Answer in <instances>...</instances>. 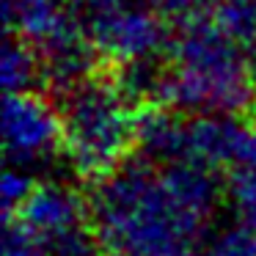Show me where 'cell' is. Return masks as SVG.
<instances>
[{
    "label": "cell",
    "mask_w": 256,
    "mask_h": 256,
    "mask_svg": "<svg viewBox=\"0 0 256 256\" xmlns=\"http://www.w3.org/2000/svg\"><path fill=\"white\" fill-rule=\"evenodd\" d=\"M223 196L220 171L196 162L154 166L132 154L94 182L91 220L110 256H190Z\"/></svg>",
    "instance_id": "6da1fadb"
},
{
    "label": "cell",
    "mask_w": 256,
    "mask_h": 256,
    "mask_svg": "<svg viewBox=\"0 0 256 256\" xmlns=\"http://www.w3.org/2000/svg\"><path fill=\"white\" fill-rule=\"evenodd\" d=\"M168 83L162 108L201 116H242L256 108L245 47L215 22L174 28L168 44Z\"/></svg>",
    "instance_id": "7a4b0ae2"
},
{
    "label": "cell",
    "mask_w": 256,
    "mask_h": 256,
    "mask_svg": "<svg viewBox=\"0 0 256 256\" xmlns=\"http://www.w3.org/2000/svg\"><path fill=\"white\" fill-rule=\"evenodd\" d=\"M56 105L64 127V154L83 179L100 182L132 157L140 108L118 88L110 72L64 91Z\"/></svg>",
    "instance_id": "3957f363"
},
{
    "label": "cell",
    "mask_w": 256,
    "mask_h": 256,
    "mask_svg": "<svg viewBox=\"0 0 256 256\" xmlns=\"http://www.w3.org/2000/svg\"><path fill=\"white\" fill-rule=\"evenodd\" d=\"M78 20L105 66L160 58L174 36L149 0H78Z\"/></svg>",
    "instance_id": "277c9868"
},
{
    "label": "cell",
    "mask_w": 256,
    "mask_h": 256,
    "mask_svg": "<svg viewBox=\"0 0 256 256\" xmlns=\"http://www.w3.org/2000/svg\"><path fill=\"white\" fill-rule=\"evenodd\" d=\"M3 144L12 168H30L64 154V127L58 105L42 91L6 94L3 105Z\"/></svg>",
    "instance_id": "5b68a950"
},
{
    "label": "cell",
    "mask_w": 256,
    "mask_h": 256,
    "mask_svg": "<svg viewBox=\"0 0 256 256\" xmlns=\"http://www.w3.org/2000/svg\"><path fill=\"white\" fill-rule=\"evenodd\" d=\"M8 220H17L30 240H47L64 232L94 226L91 201L64 182H39L17 210V215Z\"/></svg>",
    "instance_id": "8992f818"
},
{
    "label": "cell",
    "mask_w": 256,
    "mask_h": 256,
    "mask_svg": "<svg viewBox=\"0 0 256 256\" xmlns=\"http://www.w3.org/2000/svg\"><path fill=\"white\" fill-rule=\"evenodd\" d=\"M0 78H3L6 94L39 91L36 86L44 83V69H42V58L36 52V47L20 39V36L6 34L3 58H0Z\"/></svg>",
    "instance_id": "52a82bcc"
},
{
    "label": "cell",
    "mask_w": 256,
    "mask_h": 256,
    "mask_svg": "<svg viewBox=\"0 0 256 256\" xmlns=\"http://www.w3.org/2000/svg\"><path fill=\"white\" fill-rule=\"evenodd\" d=\"M210 22L240 47H250L256 42V0H218Z\"/></svg>",
    "instance_id": "ba28073f"
},
{
    "label": "cell",
    "mask_w": 256,
    "mask_h": 256,
    "mask_svg": "<svg viewBox=\"0 0 256 256\" xmlns=\"http://www.w3.org/2000/svg\"><path fill=\"white\" fill-rule=\"evenodd\" d=\"M228 196L234 201L237 226L256 240V176L232 171L228 174Z\"/></svg>",
    "instance_id": "9c48e42d"
},
{
    "label": "cell",
    "mask_w": 256,
    "mask_h": 256,
    "mask_svg": "<svg viewBox=\"0 0 256 256\" xmlns=\"http://www.w3.org/2000/svg\"><path fill=\"white\" fill-rule=\"evenodd\" d=\"M149 3L168 25L184 28V25L210 20L218 0H149Z\"/></svg>",
    "instance_id": "30bf717a"
},
{
    "label": "cell",
    "mask_w": 256,
    "mask_h": 256,
    "mask_svg": "<svg viewBox=\"0 0 256 256\" xmlns=\"http://www.w3.org/2000/svg\"><path fill=\"white\" fill-rule=\"evenodd\" d=\"M190 256H256V240L250 234H245L240 226H234L218 234L210 245L198 248Z\"/></svg>",
    "instance_id": "8fae6325"
},
{
    "label": "cell",
    "mask_w": 256,
    "mask_h": 256,
    "mask_svg": "<svg viewBox=\"0 0 256 256\" xmlns=\"http://www.w3.org/2000/svg\"><path fill=\"white\" fill-rule=\"evenodd\" d=\"M34 188H36V182H34V176H30L28 171L12 168V166L6 168L3 184H0V190H3V212H6V220L17 215V210L25 204V198L30 196Z\"/></svg>",
    "instance_id": "7c38bea8"
},
{
    "label": "cell",
    "mask_w": 256,
    "mask_h": 256,
    "mask_svg": "<svg viewBox=\"0 0 256 256\" xmlns=\"http://www.w3.org/2000/svg\"><path fill=\"white\" fill-rule=\"evenodd\" d=\"M3 256H36L34 240L28 237L17 220H6V240H3Z\"/></svg>",
    "instance_id": "4fadbf2b"
},
{
    "label": "cell",
    "mask_w": 256,
    "mask_h": 256,
    "mask_svg": "<svg viewBox=\"0 0 256 256\" xmlns=\"http://www.w3.org/2000/svg\"><path fill=\"white\" fill-rule=\"evenodd\" d=\"M232 171H242V174L256 176V127L248 130V138H245V146H242V154H240V162L232 168ZM232 171H228V174H232Z\"/></svg>",
    "instance_id": "5bb4252c"
},
{
    "label": "cell",
    "mask_w": 256,
    "mask_h": 256,
    "mask_svg": "<svg viewBox=\"0 0 256 256\" xmlns=\"http://www.w3.org/2000/svg\"><path fill=\"white\" fill-rule=\"evenodd\" d=\"M245 64H248V74H250L254 88H256V42L250 47H245Z\"/></svg>",
    "instance_id": "9a60e30c"
}]
</instances>
